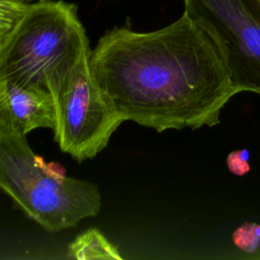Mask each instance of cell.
<instances>
[{"label": "cell", "instance_id": "6da1fadb", "mask_svg": "<svg viewBox=\"0 0 260 260\" xmlns=\"http://www.w3.org/2000/svg\"><path fill=\"white\" fill-rule=\"evenodd\" d=\"M89 67L124 121L157 132L213 127L238 93L217 47L186 13L146 32L115 26L90 51Z\"/></svg>", "mask_w": 260, "mask_h": 260}, {"label": "cell", "instance_id": "7a4b0ae2", "mask_svg": "<svg viewBox=\"0 0 260 260\" xmlns=\"http://www.w3.org/2000/svg\"><path fill=\"white\" fill-rule=\"evenodd\" d=\"M90 51L74 4L27 3L17 23L0 37V80L52 93Z\"/></svg>", "mask_w": 260, "mask_h": 260}, {"label": "cell", "instance_id": "3957f363", "mask_svg": "<svg viewBox=\"0 0 260 260\" xmlns=\"http://www.w3.org/2000/svg\"><path fill=\"white\" fill-rule=\"evenodd\" d=\"M26 135L0 125V187L21 210L49 232L75 226L102 207L99 187L66 176L58 162L36 154Z\"/></svg>", "mask_w": 260, "mask_h": 260}, {"label": "cell", "instance_id": "277c9868", "mask_svg": "<svg viewBox=\"0 0 260 260\" xmlns=\"http://www.w3.org/2000/svg\"><path fill=\"white\" fill-rule=\"evenodd\" d=\"M54 139L63 152L81 162L107 147L112 134L125 122L95 84L89 56L82 59L52 93Z\"/></svg>", "mask_w": 260, "mask_h": 260}, {"label": "cell", "instance_id": "5b68a950", "mask_svg": "<svg viewBox=\"0 0 260 260\" xmlns=\"http://www.w3.org/2000/svg\"><path fill=\"white\" fill-rule=\"evenodd\" d=\"M217 47L238 93L260 94V10L252 0H183Z\"/></svg>", "mask_w": 260, "mask_h": 260}, {"label": "cell", "instance_id": "8992f818", "mask_svg": "<svg viewBox=\"0 0 260 260\" xmlns=\"http://www.w3.org/2000/svg\"><path fill=\"white\" fill-rule=\"evenodd\" d=\"M0 125L26 135L38 128L55 127L52 94L0 80Z\"/></svg>", "mask_w": 260, "mask_h": 260}, {"label": "cell", "instance_id": "52a82bcc", "mask_svg": "<svg viewBox=\"0 0 260 260\" xmlns=\"http://www.w3.org/2000/svg\"><path fill=\"white\" fill-rule=\"evenodd\" d=\"M69 258L77 260L123 259L117 247L98 229H88L79 234L68 246Z\"/></svg>", "mask_w": 260, "mask_h": 260}, {"label": "cell", "instance_id": "ba28073f", "mask_svg": "<svg viewBox=\"0 0 260 260\" xmlns=\"http://www.w3.org/2000/svg\"><path fill=\"white\" fill-rule=\"evenodd\" d=\"M232 238L236 247L245 253L253 254L260 246V224L245 222L233 233Z\"/></svg>", "mask_w": 260, "mask_h": 260}, {"label": "cell", "instance_id": "9c48e42d", "mask_svg": "<svg viewBox=\"0 0 260 260\" xmlns=\"http://www.w3.org/2000/svg\"><path fill=\"white\" fill-rule=\"evenodd\" d=\"M250 153L247 149H239L230 152L226 156L229 171L237 176H244L250 171Z\"/></svg>", "mask_w": 260, "mask_h": 260}, {"label": "cell", "instance_id": "30bf717a", "mask_svg": "<svg viewBox=\"0 0 260 260\" xmlns=\"http://www.w3.org/2000/svg\"><path fill=\"white\" fill-rule=\"evenodd\" d=\"M25 3H34V2H40V1H48V0H20Z\"/></svg>", "mask_w": 260, "mask_h": 260}, {"label": "cell", "instance_id": "8fae6325", "mask_svg": "<svg viewBox=\"0 0 260 260\" xmlns=\"http://www.w3.org/2000/svg\"><path fill=\"white\" fill-rule=\"evenodd\" d=\"M254 1H255V3H256L257 7H258L259 10H260V0H254Z\"/></svg>", "mask_w": 260, "mask_h": 260}]
</instances>
